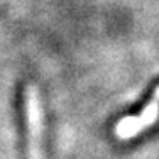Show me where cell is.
<instances>
[{
  "instance_id": "6da1fadb",
  "label": "cell",
  "mask_w": 159,
  "mask_h": 159,
  "mask_svg": "<svg viewBox=\"0 0 159 159\" xmlns=\"http://www.w3.org/2000/svg\"><path fill=\"white\" fill-rule=\"evenodd\" d=\"M25 117L29 129V151L31 159H41V137H43V110L36 88H25Z\"/></svg>"
},
{
  "instance_id": "7a4b0ae2",
  "label": "cell",
  "mask_w": 159,
  "mask_h": 159,
  "mask_svg": "<svg viewBox=\"0 0 159 159\" xmlns=\"http://www.w3.org/2000/svg\"><path fill=\"white\" fill-rule=\"evenodd\" d=\"M159 115V88L154 93L152 102L146 105V108L142 110L141 115L137 117H125L124 120H120L115 127V134L119 135L120 139H129L134 137L135 134H139L141 130H144L146 127L152 125L156 122Z\"/></svg>"
}]
</instances>
